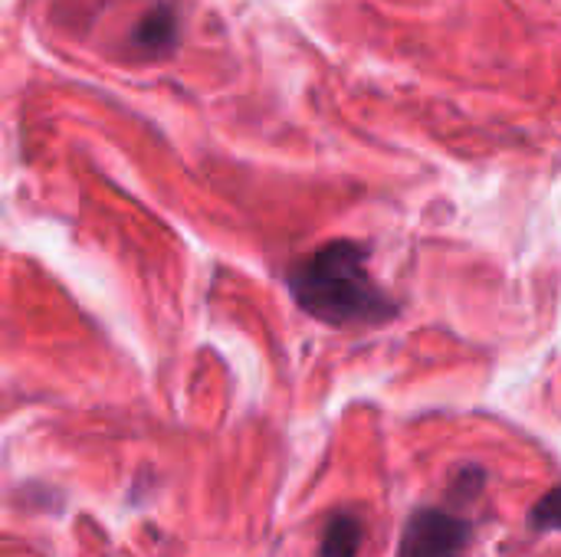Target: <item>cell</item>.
<instances>
[{
    "label": "cell",
    "mask_w": 561,
    "mask_h": 557,
    "mask_svg": "<svg viewBox=\"0 0 561 557\" xmlns=\"http://www.w3.org/2000/svg\"><path fill=\"white\" fill-rule=\"evenodd\" d=\"M289 289L302 312L329 325H365L394 315V302L368 272L365 246L335 240L289 269Z\"/></svg>",
    "instance_id": "cell-1"
},
{
    "label": "cell",
    "mask_w": 561,
    "mask_h": 557,
    "mask_svg": "<svg viewBox=\"0 0 561 557\" xmlns=\"http://www.w3.org/2000/svg\"><path fill=\"white\" fill-rule=\"evenodd\" d=\"M470 548V525L444 509H421L411 515L401 557H463Z\"/></svg>",
    "instance_id": "cell-2"
},
{
    "label": "cell",
    "mask_w": 561,
    "mask_h": 557,
    "mask_svg": "<svg viewBox=\"0 0 561 557\" xmlns=\"http://www.w3.org/2000/svg\"><path fill=\"white\" fill-rule=\"evenodd\" d=\"M362 519L352 512H339L329 519L325 532H322V545H319V557H358L362 552Z\"/></svg>",
    "instance_id": "cell-3"
},
{
    "label": "cell",
    "mask_w": 561,
    "mask_h": 557,
    "mask_svg": "<svg viewBox=\"0 0 561 557\" xmlns=\"http://www.w3.org/2000/svg\"><path fill=\"white\" fill-rule=\"evenodd\" d=\"M178 43V16L171 7L148 10L135 26V46L148 53H168Z\"/></svg>",
    "instance_id": "cell-4"
},
{
    "label": "cell",
    "mask_w": 561,
    "mask_h": 557,
    "mask_svg": "<svg viewBox=\"0 0 561 557\" xmlns=\"http://www.w3.org/2000/svg\"><path fill=\"white\" fill-rule=\"evenodd\" d=\"M533 529L539 532H561V489H552L529 515Z\"/></svg>",
    "instance_id": "cell-5"
}]
</instances>
